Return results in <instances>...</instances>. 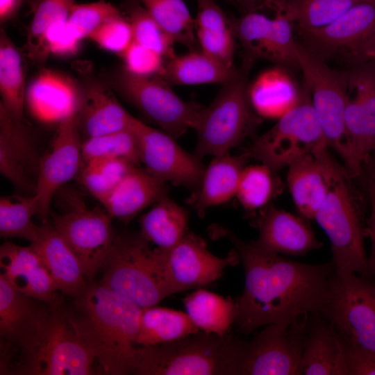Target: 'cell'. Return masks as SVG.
Listing matches in <instances>:
<instances>
[{
    "label": "cell",
    "mask_w": 375,
    "mask_h": 375,
    "mask_svg": "<svg viewBox=\"0 0 375 375\" xmlns=\"http://www.w3.org/2000/svg\"><path fill=\"white\" fill-rule=\"evenodd\" d=\"M212 233L233 243L243 265L244 288L235 299L238 332L247 335L262 326L290 324L321 312L335 273L332 261L296 262L265 252L224 227L215 226Z\"/></svg>",
    "instance_id": "cell-1"
},
{
    "label": "cell",
    "mask_w": 375,
    "mask_h": 375,
    "mask_svg": "<svg viewBox=\"0 0 375 375\" xmlns=\"http://www.w3.org/2000/svg\"><path fill=\"white\" fill-rule=\"evenodd\" d=\"M0 372L12 375L99 374L94 353L78 318L62 303L51 306L41 324L21 345L1 351Z\"/></svg>",
    "instance_id": "cell-2"
},
{
    "label": "cell",
    "mask_w": 375,
    "mask_h": 375,
    "mask_svg": "<svg viewBox=\"0 0 375 375\" xmlns=\"http://www.w3.org/2000/svg\"><path fill=\"white\" fill-rule=\"evenodd\" d=\"M77 299L78 321L94 353L99 374H133L142 308L99 282L88 285Z\"/></svg>",
    "instance_id": "cell-3"
},
{
    "label": "cell",
    "mask_w": 375,
    "mask_h": 375,
    "mask_svg": "<svg viewBox=\"0 0 375 375\" xmlns=\"http://www.w3.org/2000/svg\"><path fill=\"white\" fill-rule=\"evenodd\" d=\"M243 339L200 332L154 346L139 347L138 375H236Z\"/></svg>",
    "instance_id": "cell-4"
},
{
    "label": "cell",
    "mask_w": 375,
    "mask_h": 375,
    "mask_svg": "<svg viewBox=\"0 0 375 375\" xmlns=\"http://www.w3.org/2000/svg\"><path fill=\"white\" fill-rule=\"evenodd\" d=\"M252 60L245 58L241 68L208 106H203L193 129L197 136L194 155L220 156L251 135L259 124L248 96L247 75Z\"/></svg>",
    "instance_id": "cell-5"
},
{
    "label": "cell",
    "mask_w": 375,
    "mask_h": 375,
    "mask_svg": "<svg viewBox=\"0 0 375 375\" xmlns=\"http://www.w3.org/2000/svg\"><path fill=\"white\" fill-rule=\"evenodd\" d=\"M349 176L345 169L340 167L336 171L314 219L330 240L335 272L369 278L364 242L367 219Z\"/></svg>",
    "instance_id": "cell-6"
},
{
    "label": "cell",
    "mask_w": 375,
    "mask_h": 375,
    "mask_svg": "<svg viewBox=\"0 0 375 375\" xmlns=\"http://www.w3.org/2000/svg\"><path fill=\"white\" fill-rule=\"evenodd\" d=\"M140 234L115 237L101 268L100 283L142 308L172 295L160 251Z\"/></svg>",
    "instance_id": "cell-7"
},
{
    "label": "cell",
    "mask_w": 375,
    "mask_h": 375,
    "mask_svg": "<svg viewBox=\"0 0 375 375\" xmlns=\"http://www.w3.org/2000/svg\"><path fill=\"white\" fill-rule=\"evenodd\" d=\"M276 123L256 138L244 152L275 172L300 156L320 154L328 144L304 84L297 103L277 119Z\"/></svg>",
    "instance_id": "cell-8"
},
{
    "label": "cell",
    "mask_w": 375,
    "mask_h": 375,
    "mask_svg": "<svg viewBox=\"0 0 375 375\" xmlns=\"http://www.w3.org/2000/svg\"><path fill=\"white\" fill-rule=\"evenodd\" d=\"M320 313L346 350L375 351V284L369 278L335 272Z\"/></svg>",
    "instance_id": "cell-9"
},
{
    "label": "cell",
    "mask_w": 375,
    "mask_h": 375,
    "mask_svg": "<svg viewBox=\"0 0 375 375\" xmlns=\"http://www.w3.org/2000/svg\"><path fill=\"white\" fill-rule=\"evenodd\" d=\"M298 63L328 146L342 158L350 173L351 154L344 124L349 72L330 68L320 56L298 44Z\"/></svg>",
    "instance_id": "cell-10"
},
{
    "label": "cell",
    "mask_w": 375,
    "mask_h": 375,
    "mask_svg": "<svg viewBox=\"0 0 375 375\" xmlns=\"http://www.w3.org/2000/svg\"><path fill=\"white\" fill-rule=\"evenodd\" d=\"M111 82L126 101L174 138L193 128L203 108L181 99L159 76H139L122 67L113 74Z\"/></svg>",
    "instance_id": "cell-11"
},
{
    "label": "cell",
    "mask_w": 375,
    "mask_h": 375,
    "mask_svg": "<svg viewBox=\"0 0 375 375\" xmlns=\"http://www.w3.org/2000/svg\"><path fill=\"white\" fill-rule=\"evenodd\" d=\"M310 316L265 326L251 340H244L236 375L299 374Z\"/></svg>",
    "instance_id": "cell-12"
},
{
    "label": "cell",
    "mask_w": 375,
    "mask_h": 375,
    "mask_svg": "<svg viewBox=\"0 0 375 375\" xmlns=\"http://www.w3.org/2000/svg\"><path fill=\"white\" fill-rule=\"evenodd\" d=\"M70 204L60 214L52 215V225L79 259L86 278L91 280L115 241L112 217L104 208H90L77 197H72Z\"/></svg>",
    "instance_id": "cell-13"
},
{
    "label": "cell",
    "mask_w": 375,
    "mask_h": 375,
    "mask_svg": "<svg viewBox=\"0 0 375 375\" xmlns=\"http://www.w3.org/2000/svg\"><path fill=\"white\" fill-rule=\"evenodd\" d=\"M344 124L351 154V176H358L375 147V66L356 64L349 72Z\"/></svg>",
    "instance_id": "cell-14"
},
{
    "label": "cell",
    "mask_w": 375,
    "mask_h": 375,
    "mask_svg": "<svg viewBox=\"0 0 375 375\" xmlns=\"http://www.w3.org/2000/svg\"><path fill=\"white\" fill-rule=\"evenodd\" d=\"M131 129L146 171L165 183L193 190L197 188L205 169L199 158L182 149L176 138L167 133L149 126L136 118Z\"/></svg>",
    "instance_id": "cell-15"
},
{
    "label": "cell",
    "mask_w": 375,
    "mask_h": 375,
    "mask_svg": "<svg viewBox=\"0 0 375 375\" xmlns=\"http://www.w3.org/2000/svg\"><path fill=\"white\" fill-rule=\"evenodd\" d=\"M158 250L172 294L215 282L222 276L227 266L240 260L236 251L225 258L215 256L208 250L203 238L188 232L173 247Z\"/></svg>",
    "instance_id": "cell-16"
},
{
    "label": "cell",
    "mask_w": 375,
    "mask_h": 375,
    "mask_svg": "<svg viewBox=\"0 0 375 375\" xmlns=\"http://www.w3.org/2000/svg\"><path fill=\"white\" fill-rule=\"evenodd\" d=\"M58 124L53 143L41 158L36 181L38 216L42 223L47 222L51 201L56 192L79 172L82 165L78 111Z\"/></svg>",
    "instance_id": "cell-17"
},
{
    "label": "cell",
    "mask_w": 375,
    "mask_h": 375,
    "mask_svg": "<svg viewBox=\"0 0 375 375\" xmlns=\"http://www.w3.org/2000/svg\"><path fill=\"white\" fill-rule=\"evenodd\" d=\"M274 11L273 18L253 11L233 21L236 39L247 53L245 58L265 59L281 66H299L293 24L280 12Z\"/></svg>",
    "instance_id": "cell-18"
},
{
    "label": "cell",
    "mask_w": 375,
    "mask_h": 375,
    "mask_svg": "<svg viewBox=\"0 0 375 375\" xmlns=\"http://www.w3.org/2000/svg\"><path fill=\"white\" fill-rule=\"evenodd\" d=\"M41 158L24 121L0 104V172L19 191L35 194Z\"/></svg>",
    "instance_id": "cell-19"
},
{
    "label": "cell",
    "mask_w": 375,
    "mask_h": 375,
    "mask_svg": "<svg viewBox=\"0 0 375 375\" xmlns=\"http://www.w3.org/2000/svg\"><path fill=\"white\" fill-rule=\"evenodd\" d=\"M375 29V0L351 7L329 24L317 28L299 30L313 53L346 51L355 61L362 47Z\"/></svg>",
    "instance_id": "cell-20"
},
{
    "label": "cell",
    "mask_w": 375,
    "mask_h": 375,
    "mask_svg": "<svg viewBox=\"0 0 375 375\" xmlns=\"http://www.w3.org/2000/svg\"><path fill=\"white\" fill-rule=\"evenodd\" d=\"M0 266L1 274L16 290L51 306L62 303L48 269L31 245L3 243Z\"/></svg>",
    "instance_id": "cell-21"
},
{
    "label": "cell",
    "mask_w": 375,
    "mask_h": 375,
    "mask_svg": "<svg viewBox=\"0 0 375 375\" xmlns=\"http://www.w3.org/2000/svg\"><path fill=\"white\" fill-rule=\"evenodd\" d=\"M306 219L268 205L260 212L257 222L259 235L252 244L277 255L303 256L319 249L322 243Z\"/></svg>",
    "instance_id": "cell-22"
},
{
    "label": "cell",
    "mask_w": 375,
    "mask_h": 375,
    "mask_svg": "<svg viewBox=\"0 0 375 375\" xmlns=\"http://www.w3.org/2000/svg\"><path fill=\"white\" fill-rule=\"evenodd\" d=\"M288 167L287 182L299 213L306 219H314L340 166L327 151L303 155Z\"/></svg>",
    "instance_id": "cell-23"
},
{
    "label": "cell",
    "mask_w": 375,
    "mask_h": 375,
    "mask_svg": "<svg viewBox=\"0 0 375 375\" xmlns=\"http://www.w3.org/2000/svg\"><path fill=\"white\" fill-rule=\"evenodd\" d=\"M81 86L71 77L45 69L31 81L26 104L31 115L44 123H59L78 111Z\"/></svg>",
    "instance_id": "cell-24"
},
{
    "label": "cell",
    "mask_w": 375,
    "mask_h": 375,
    "mask_svg": "<svg viewBox=\"0 0 375 375\" xmlns=\"http://www.w3.org/2000/svg\"><path fill=\"white\" fill-rule=\"evenodd\" d=\"M51 306L16 290L0 274L1 351L24 342L41 324Z\"/></svg>",
    "instance_id": "cell-25"
},
{
    "label": "cell",
    "mask_w": 375,
    "mask_h": 375,
    "mask_svg": "<svg viewBox=\"0 0 375 375\" xmlns=\"http://www.w3.org/2000/svg\"><path fill=\"white\" fill-rule=\"evenodd\" d=\"M299 374L349 375L346 349L321 313L309 317Z\"/></svg>",
    "instance_id": "cell-26"
},
{
    "label": "cell",
    "mask_w": 375,
    "mask_h": 375,
    "mask_svg": "<svg viewBox=\"0 0 375 375\" xmlns=\"http://www.w3.org/2000/svg\"><path fill=\"white\" fill-rule=\"evenodd\" d=\"M31 246L42 260L58 291L76 298L83 293L88 285L82 264L52 224L42 223L38 238Z\"/></svg>",
    "instance_id": "cell-27"
},
{
    "label": "cell",
    "mask_w": 375,
    "mask_h": 375,
    "mask_svg": "<svg viewBox=\"0 0 375 375\" xmlns=\"http://www.w3.org/2000/svg\"><path fill=\"white\" fill-rule=\"evenodd\" d=\"M78 115L80 127L87 138L129 129L135 119L108 86L95 80L81 87Z\"/></svg>",
    "instance_id": "cell-28"
},
{
    "label": "cell",
    "mask_w": 375,
    "mask_h": 375,
    "mask_svg": "<svg viewBox=\"0 0 375 375\" xmlns=\"http://www.w3.org/2000/svg\"><path fill=\"white\" fill-rule=\"evenodd\" d=\"M249 158L244 153L214 157L205 167L201 180L188 199L199 216L210 207L222 204L236 196L242 172Z\"/></svg>",
    "instance_id": "cell-29"
},
{
    "label": "cell",
    "mask_w": 375,
    "mask_h": 375,
    "mask_svg": "<svg viewBox=\"0 0 375 375\" xmlns=\"http://www.w3.org/2000/svg\"><path fill=\"white\" fill-rule=\"evenodd\" d=\"M167 194L165 182L135 166L114 189L103 207L112 218L127 222Z\"/></svg>",
    "instance_id": "cell-30"
},
{
    "label": "cell",
    "mask_w": 375,
    "mask_h": 375,
    "mask_svg": "<svg viewBox=\"0 0 375 375\" xmlns=\"http://www.w3.org/2000/svg\"><path fill=\"white\" fill-rule=\"evenodd\" d=\"M255 112L267 119H278L299 101L301 89L281 67L265 70L248 86Z\"/></svg>",
    "instance_id": "cell-31"
},
{
    "label": "cell",
    "mask_w": 375,
    "mask_h": 375,
    "mask_svg": "<svg viewBox=\"0 0 375 375\" xmlns=\"http://www.w3.org/2000/svg\"><path fill=\"white\" fill-rule=\"evenodd\" d=\"M238 69L220 64L201 50H191L166 60L159 77L169 85H222L232 78Z\"/></svg>",
    "instance_id": "cell-32"
},
{
    "label": "cell",
    "mask_w": 375,
    "mask_h": 375,
    "mask_svg": "<svg viewBox=\"0 0 375 375\" xmlns=\"http://www.w3.org/2000/svg\"><path fill=\"white\" fill-rule=\"evenodd\" d=\"M188 223L185 209L167 194L141 217L140 233L157 249L167 250L187 233Z\"/></svg>",
    "instance_id": "cell-33"
},
{
    "label": "cell",
    "mask_w": 375,
    "mask_h": 375,
    "mask_svg": "<svg viewBox=\"0 0 375 375\" xmlns=\"http://www.w3.org/2000/svg\"><path fill=\"white\" fill-rule=\"evenodd\" d=\"M199 332L187 313L155 306L142 308L136 344L139 347L154 346Z\"/></svg>",
    "instance_id": "cell-34"
},
{
    "label": "cell",
    "mask_w": 375,
    "mask_h": 375,
    "mask_svg": "<svg viewBox=\"0 0 375 375\" xmlns=\"http://www.w3.org/2000/svg\"><path fill=\"white\" fill-rule=\"evenodd\" d=\"M183 303L186 313L204 333L225 335L234 324L235 302L230 297L199 289L186 296Z\"/></svg>",
    "instance_id": "cell-35"
},
{
    "label": "cell",
    "mask_w": 375,
    "mask_h": 375,
    "mask_svg": "<svg viewBox=\"0 0 375 375\" xmlns=\"http://www.w3.org/2000/svg\"><path fill=\"white\" fill-rule=\"evenodd\" d=\"M25 74L22 56L3 29L0 33L1 103L14 117L24 121L26 104Z\"/></svg>",
    "instance_id": "cell-36"
},
{
    "label": "cell",
    "mask_w": 375,
    "mask_h": 375,
    "mask_svg": "<svg viewBox=\"0 0 375 375\" xmlns=\"http://www.w3.org/2000/svg\"><path fill=\"white\" fill-rule=\"evenodd\" d=\"M367 0H271L268 8L285 15L299 30L333 22L355 5Z\"/></svg>",
    "instance_id": "cell-37"
},
{
    "label": "cell",
    "mask_w": 375,
    "mask_h": 375,
    "mask_svg": "<svg viewBox=\"0 0 375 375\" xmlns=\"http://www.w3.org/2000/svg\"><path fill=\"white\" fill-rule=\"evenodd\" d=\"M174 43L194 50L195 19L184 0H139Z\"/></svg>",
    "instance_id": "cell-38"
},
{
    "label": "cell",
    "mask_w": 375,
    "mask_h": 375,
    "mask_svg": "<svg viewBox=\"0 0 375 375\" xmlns=\"http://www.w3.org/2000/svg\"><path fill=\"white\" fill-rule=\"evenodd\" d=\"M38 201L35 194L1 197L0 199V235L3 238H17L35 241L41 226L33 221L38 215Z\"/></svg>",
    "instance_id": "cell-39"
},
{
    "label": "cell",
    "mask_w": 375,
    "mask_h": 375,
    "mask_svg": "<svg viewBox=\"0 0 375 375\" xmlns=\"http://www.w3.org/2000/svg\"><path fill=\"white\" fill-rule=\"evenodd\" d=\"M276 172L262 163L244 168L236 197L246 210L265 208L282 192L283 185Z\"/></svg>",
    "instance_id": "cell-40"
},
{
    "label": "cell",
    "mask_w": 375,
    "mask_h": 375,
    "mask_svg": "<svg viewBox=\"0 0 375 375\" xmlns=\"http://www.w3.org/2000/svg\"><path fill=\"white\" fill-rule=\"evenodd\" d=\"M74 0H35L33 15L27 32V56L35 63L46 61L49 53L44 43L47 28L53 23L67 20Z\"/></svg>",
    "instance_id": "cell-41"
},
{
    "label": "cell",
    "mask_w": 375,
    "mask_h": 375,
    "mask_svg": "<svg viewBox=\"0 0 375 375\" xmlns=\"http://www.w3.org/2000/svg\"><path fill=\"white\" fill-rule=\"evenodd\" d=\"M82 164L101 158H119L138 165L140 162L135 135L129 129L87 138L81 145Z\"/></svg>",
    "instance_id": "cell-42"
},
{
    "label": "cell",
    "mask_w": 375,
    "mask_h": 375,
    "mask_svg": "<svg viewBox=\"0 0 375 375\" xmlns=\"http://www.w3.org/2000/svg\"><path fill=\"white\" fill-rule=\"evenodd\" d=\"M133 41L161 54L165 60L175 55L172 40L162 29L144 6L131 2L127 6Z\"/></svg>",
    "instance_id": "cell-43"
},
{
    "label": "cell",
    "mask_w": 375,
    "mask_h": 375,
    "mask_svg": "<svg viewBox=\"0 0 375 375\" xmlns=\"http://www.w3.org/2000/svg\"><path fill=\"white\" fill-rule=\"evenodd\" d=\"M120 14L116 7L103 0L75 3L67 22L76 37L82 40L88 38L107 19Z\"/></svg>",
    "instance_id": "cell-44"
},
{
    "label": "cell",
    "mask_w": 375,
    "mask_h": 375,
    "mask_svg": "<svg viewBox=\"0 0 375 375\" xmlns=\"http://www.w3.org/2000/svg\"><path fill=\"white\" fill-rule=\"evenodd\" d=\"M88 38L102 49L119 56L133 42L131 24L121 14L107 19Z\"/></svg>",
    "instance_id": "cell-45"
},
{
    "label": "cell",
    "mask_w": 375,
    "mask_h": 375,
    "mask_svg": "<svg viewBox=\"0 0 375 375\" xmlns=\"http://www.w3.org/2000/svg\"><path fill=\"white\" fill-rule=\"evenodd\" d=\"M196 36L201 51L226 67H235L233 60L236 37L232 26L219 32L196 30Z\"/></svg>",
    "instance_id": "cell-46"
},
{
    "label": "cell",
    "mask_w": 375,
    "mask_h": 375,
    "mask_svg": "<svg viewBox=\"0 0 375 375\" xmlns=\"http://www.w3.org/2000/svg\"><path fill=\"white\" fill-rule=\"evenodd\" d=\"M120 57L126 71L144 77L160 76L165 62L161 54L134 41Z\"/></svg>",
    "instance_id": "cell-47"
},
{
    "label": "cell",
    "mask_w": 375,
    "mask_h": 375,
    "mask_svg": "<svg viewBox=\"0 0 375 375\" xmlns=\"http://www.w3.org/2000/svg\"><path fill=\"white\" fill-rule=\"evenodd\" d=\"M67 20L55 22L46 31L44 43L49 54L69 57L78 51L81 40L76 37Z\"/></svg>",
    "instance_id": "cell-48"
},
{
    "label": "cell",
    "mask_w": 375,
    "mask_h": 375,
    "mask_svg": "<svg viewBox=\"0 0 375 375\" xmlns=\"http://www.w3.org/2000/svg\"><path fill=\"white\" fill-rule=\"evenodd\" d=\"M196 30L219 32L230 28L231 22L214 0H196Z\"/></svg>",
    "instance_id": "cell-49"
},
{
    "label": "cell",
    "mask_w": 375,
    "mask_h": 375,
    "mask_svg": "<svg viewBox=\"0 0 375 375\" xmlns=\"http://www.w3.org/2000/svg\"><path fill=\"white\" fill-rule=\"evenodd\" d=\"M349 375H375V351L346 350Z\"/></svg>",
    "instance_id": "cell-50"
},
{
    "label": "cell",
    "mask_w": 375,
    "mask_h": 375,
    "mask_svg": "<svg viewBox=\"0 0 375 375\" xmlns=\"http://www.w3.org/2000/svg\"><path fill=\"white\" fill-rule=\"evenodd\" d=\"M369 194L370 211L366 221L365 238L370 242V254L368 256V266L371 276H375V179L369 178Z\"/></svg>",
    "instance_id": "cell-51"
},
{
    "label": "cell",
    "mask_w": 375,
    "mask_h": 375,
    "mask_svg": "<svg viewBox=\"0 0 375 375\" xmlns=\"http://www.w3.org/2000/svg\"><path fill=\"white\" fill-rule=\"evenodd\" d=\"M356 64L369 62L375 66V29L364 44L355 60Z\"/></svg>",
    "instance_id": "cell-52"
},
{
    "label": "cell",
    "mask_w": 375,
    "mask_h": 375,
    "mask_svg": "<svg viewBox=\"0 0 375 375\" xmlns=\"http://www.w3.org/2000/svg\"><path fill=\"white\" fill-rule=\"evenodd\" d=\"M25 0H0V21L4 23L17 13Z\"/></svg>",
    "instance_id": "cell-53"
},
{
    "label": "cell",
    "mask_w": 375,
    "mask_h": 375,
    "mask_svg": "<svg viewBox=\"0 0 375 375\" xmlns=\"http://www.w3.org/2000/svg\"><path fill=\"white\" fill-rule=\"evenodd\" d=\"M242 8L245 13L257 11L258 10L268 7L271 0H228Z\"/></svg>",
    "instance_id": "cell-54"
},
{
    "label": "cell",
    "mask_w": 375,
    "mask_h": 375,
    "mask_svg": "<svg viewBox=\"0 0 375 375\" xmlns=\"http://www.w3.org/2000/svg\"><path fill=\"white\" fill-rule=\"evenodd\" d=\"M366 167L369 169V176L375 178V147Z\"/></svg>",
    "instance_id": "cell-55"
},
{
    "label": "cell",
    "mask_w": 375,
    "mask_h": 375,
    "mask_svg": "<svg viewBox=\"0 0 375 375\" xmlns=\"http://www.w3.org/2000/svg\"><path fill=\"white\" fill-rule=\"evenodd\" d=\"M372 178H373V177H372Z\"/></svg>",
    "instance_id": "cell-56"
}]
</instances>
